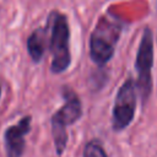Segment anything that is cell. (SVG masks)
Listing matches in <instances>:
<instances>
[{"label":"cell","mask_w":157,"mask_h":157,"mask_svg":"<svg viewBox=\"0 0 157 157\" xmlns=\"http://www.w3.org/2000/svg\"><path fill=\"white\" fill-rule=\"evenodd\" d=\"M64 104L52 115L50 126L56 156H61L67 145V126L75 124L82 117V103L80 97L70 87L61 90Z\"/></svg>","instance_id":"cell-1"},{"label":"cell","mask_w":157,"mask_h":157,"mask_svg":"<svg viewBox=\"0 0 157 157\" xmlns=\"http://www.w3.org/2000/svg\"><path fill=\"white\" fill-rule=\"evenodd\" d=\"M50 25L49 34V50L52 54L50 71L52 74L59 75L65 72L71 64L70 54V29L66 17L61 13H54L48 21Z\"/></svg>","instance_id":"cell-2"},{"label":"cell","mask_w":157,"mask_h":157,"mask_svg":"<svg viewBox=\"0 0 157 157\" xmlns=\"http://www.w3.org/2000/svg\"><path fill=\"white\" fill-rule=\"evenodd\" d=\"M120 25L108 17H102L90 38V56L98 65H105L113 56L120 36Z\"/></svg>","instance_id":"cell-3"},{"label":"cell","mask_w":157,"mask_h":157,"mask_svg":"<svg viewBox=\"0 0 157 157\" xmlns=\"http://www.w3.org/2000/svg\"><path fill=\"white\" fill-rule=\"evenodd\" d=\"M153 64V36L150 28H145L136 55V72H137V90L141 101L146 103L152 90L151 69Z\"/></svg>","instance_id":"cell-4"},{"label":"cell","mask_w":157,"mask_h":157,"mask_svg":"<svg viewBox=\"0 0 157 157\" xmlns=\"http://www.w3.org/2000/svg\"><path fill=\"white\" fill-rule=\"evenodd\" d=\"M136 109V87L135 82L126 80L115 96L113 112H112V126L114 131H121L126 129L134 119Z\"/></svg>","instance_id":"cell-5"},{"label":"cell","mask_w":157,"mask_h":157,"mask_svg":"<svg viewBox=\"0 0 157 157\" xmlns=\"http://www.w3.org/2000/svg\"><path fill=\"white\" fill-rule=\"evenodd\" d=\"M32 117L26 115L4 131V147L6 157H22L26 148V135L31 131Z\"/></svg>","instance_id":"cell-6"},{"label":"cell","mask_w":157,"mask_h":157,"mask_svg":"<svg viewBox=\"0 0 157 157\" xmlns=\"http://www.w3.org/2000/svg\"><path fill=\"white\" fill-rule=\"evenodd\" d=\"M47 31L43 28H38L29 34L27 39V52L33 63L38 64L43 59L47 49Z\"/></svg>","instance_id":"cell-7"},{"label":"cell","mask_w":157,"mask_h":157,"mask_svg":"<svg viewBox=\"0 0 157 157\" xmlns=\"http://www.w3.org/2000/svg\"><path fill=\"white\" fill-rule=\"evenodd\" d=\"M82 157H108V155L98 140H91L85 145Z\"/></svg>","instance_id":"cell-8"},{"label":"cell","mask_w":157,"mask_h":157,"mask_svg":"<svg viewBox=\"0 0 157 157\" xmlns=\"http://www.w3.org/2000/svg\"><path fill=\"white\" fill-rule=\"evenodd\" d=\"M1 92H2V88H1V86H0V97H1Z\"/></svg>","instance_id":"cell-9"}]
</instances>
